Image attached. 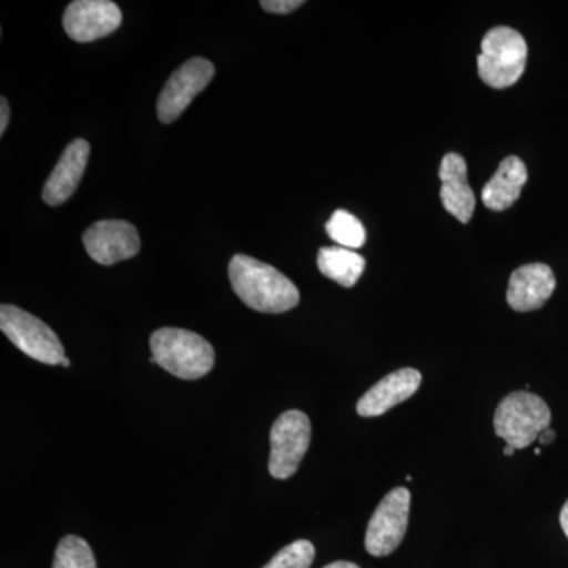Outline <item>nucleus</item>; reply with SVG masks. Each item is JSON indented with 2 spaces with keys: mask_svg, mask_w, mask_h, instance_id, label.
<instances>
[{
  "mask_svg": "<svg viewBox=\"0 0 568 568\" xmlns=\"http://www.w3.org/2000/svg\"><path fill=\"white\" fill-rule=\"evenodd\" d=\"M230 280L237 297L254 312L280 315L301 302L297 286L286 275L246 254L231 260Z\"/></svg>",
  "mask_w": 568,
  "mask_h": 568,
  "instance_id": "obj_1",
  "label": "nucleus"
},
{
  "mask_svg": "<svg viewBox=\"0 0 568 568\" xmlns=\"http://www.w3.org/2000/svg\"><path fill=\"white\" fill-rule=\"evenodd\" d=\"M151 351L155 364L185 381L201 379L215 364L211 343L185 328L163 327L153 332Z\"/></svg>",
  "mask_w": 568,
  "mask_h": 568,
  "instance_id": "obj_2",
  "label": "nucleus"
},
{
  "mask_svg": "<svg viewBox=\"0 0 568 568\" xmlns=\"http://www.w3.org/2000/svg\"><path fill=\"white\" fill-rule=\"evenodd\" d=\"M528 63V43L525 37L507 26L491 29L481 40L477 58L478 77L493 89L517 84Z\"/></svg>",
  "mask_w": 568,
  "mask_h": 568,
  "instance_id": "obj_3",
  "label": "nucleus"
},
{
  "mask_svg": "<svg viewBox=\"0 0 568 568\" xmlns=\"http://www.w3.org/2000/svg\"><path fill=\"white\" fill-rule=\"evenodd\" d=\"M551 425V410L540 396L519 390L507 395L495 414L496 435L515 450L529 447Z\"/></svg>",
  "mask_w": 568,
  "mask_h": 568,
  "instance_id": "obj_4",
  "label": "nucleus"
},
{
  "mask_svg": "<svg viewBox=\"0 0 568 568\" xmlns=\"http://www.w3.org/2000/svg\"><path fill=\"white\" fill-rule=\"evenodd\" d=\"M0 328L21 353L47 365H61L65 351L55 332L39 317L14 305L0 306Z\"/></svg>",
  "mask_w": 568,
  "mask_h": 568,
  "instance_id": "obj_5",
  "label": "nucleus"
},
{
  "mask_svg": "<svg viewBox=\"0 0 568 568\" xmlns=\"http://www.w3.org/2000/svg\"><path fill=\"white\" fill-rule=\"evenodd\" d=\"M312 443V424L302 410L291 409L276 418L271 429L268 473L278 480L293 477Z\"/></svg>",
  "mask_w": 568,
  "mask_h": 568,
  "instance_id": "obj_6",
  "label": "nucleus"
},
{
  "mask_svg": "<svg viewBox=\"0 0 568 568\" xmlns=\"http://www.w3.org/2000/svg\"><path fill=\"white\" fill-rule=\"evenodd\" d=\"M410 493L405 487L392 489L377 506L365 534V548L375 558L390 556L402 545L409 521Z\"/></svg>",
  "mask_w": 568,
  "mask_h": 568,
  "instance_id": "obj_7",
  "label": "nucleus"
},
{
  "mask_svg": "<svg viewBox=\"0 0 568 568\" xmlns=\"http://www.w3.org/2000/svg\"><path fill=\"white\" fill-rule=\"evenodd\" d=\"M215 77V67L207 59L193 58L175 70L168 80L159 103L156 114L163 123H173L181 118L183 111L196 99L197 93L204 91Z\"/></svg>",
  "mask_w": 568,
  "mask_h": 568,
  "instance_id": "obj_8",
  "label": "nucleus"
},
{
  "mask_svg": "<svg viewBox=\"0 0 568 568\" xmlns=\"http://www.w3.org/2000/svg\"><path fill=\"white\" fill-rule=\"evenodd\" d=\"M85 252L95 263L112 265L136 256L141 239L136 227L123 220H102L82 234Z\"/></svg>",
  "mask_w": 568,
  "mask_h": 568,
  "instance_id": "obj_9",
  "label": "nucleus"
},
{
  "mask_svg": "<svg viewBox=\"0 0 568 568\" xmlns=\"http://www.w3.org/2000/svg\"><path fill=\"white\" fill-rule=\"evenodd\" d=\"M121 24L122 11L111 0H74L63 13V29L78 43L111 36Z\"/></svg>",
  "mask_w": 568,
  "mask_h": 568,
  "instance_id": "obj_10",
  "label": "nucleus"
},
{
  "mask_svg": "<svg viewBox=\"0 0 568 568\" xmlns=\"http://www.w3.org/2000/svg\"><path fill=\"white\" fill-rule=\"evenodd\" d=\"M556 290L555 272L547 264L523 265L510 275L507 302L515 312L528 313L541 308Z\"/></svg>",
  "mask_w": 568,
  "mask_h": 568,
  "instance_id": "obj_11",
  "label": "nucleus"
},
{
  "mask_svg": "<svg viewBox=\"0 0 568 568\" xmlns=\"http://www.w3.org/2000/svg\"><path fill=\"white\" fill-rule=\"evenodd\" d=\"M420 384L422 375L417 369L402 368L390 373L358 399L357 414L361 417L383 416L416 394Z\"/></svg>",
  "mask_w": 568,
  "mask_h": 568,
  "instance_id": "obj_12",
  "label": "nucleus"
},
{
  "mask_svg": "<svg viewBox=\"0 0 568 568\" xmlns=\"http://www.w3.org/2000/svg\"><path fill=\"white\" fill-rule=\"evenodd\" d=\"M91 145L85 140H74L67 145L48 181L44 182L43 197L48 205H61L69 201L80 185L88 166Z\"/></svg>",
  "mask_w": 568,
  "mask_h": 568,
  "instance_id": "obj_13",
  "label": "nucleus"
},
{
  "mask_svg": "<svg viewBox=\"0 0 568 568\" xmlns=\"http://www.w3.org/2000/svg\"><path fill=\"white\" fill-rule=\"evenodd\" d=\"M440 201L444 209L463 224L469 223L476 212V194L467 182V164L459 153H447L439 168Z\"/></svg>",
  "mask_w": 568,
  "mask_h": 568,
  "instance_id": "obj_14",
  "label": "nucleus"
},
{
  "mask_svg": "<svg viewBox=\"0 0 568 568\" xmlns=\"http://www.w3.org/2000/svg\"><path fill=\"white\" fill-rule=\"evenodd\" d=\"M528 182V168L517 155L507 156L500 162L495 175L481 190V201L489 211H507L519 200L523 186Z\"/></svg>",
  "mask_w": 568,
  "mask_h": 568,
  "instance_id": "obj_15",
  "label": "nucleus"
},
{
  "mask_svg": "<svg viewBox=\"0 0 568 568\" xmlns=\"http://www.w3.org/2000/svg\"><path fill=\"white\" fill-rule=\"evenodd\" d=\"M365 257L343 246H324L317 253L321 274L343 287H353L365 271Z\"/></svg>",
  "mask_w": 568,
  "mask_h": 568,
  "instance_id": "obj_16",
  "label": "nucleus"
},
{
  "mask_svg": "<svg viewBox=\"0 0 568 568\" xmlns=\"http://www.w3.org/2000/svg\"><path fill=\"white\" fill-rule=\"evenodd\" d=\"M328 237L343 248L357 250L365 245L366 231L357 216L347 211H335L325 224Z\"/></svg>",
  "mask_w": 568,
  "mask_h": 568,
  "instance_id": "obj_17",
  "label": "nucleus"
},
{
  "mask_svg": "<svg viewBox=\"0 0 568 568\" xmlns=\"http://www.w3.org/2000/svg\"><path fill=\"white\" fill-rule=\"evenodd\" d=\"M52 568H97L91 547L84 538L77 536L63 537L55 549Z\"/></svg>",
  "mask_w": 568,
  "mask_h": 568,
  "instance_id": "obj_18",
  "label": "nucleus"
},
{
  "mask_svg": "<svg viewBox=\"0 0 568 568\" xmlns=\"http://www.w3.org/2000/svg\"><path fill=\"white\" fill-rule=\"evenodd\" d=\"M315 545L308 540H297L287 545L264 568H310L315 560Z\"/></svg>",
  "mask_w": 568,
  "mask_h": 568,
  "instance_id": "obj_19",
  "label": "nucleus"
},
{
  "mask_svg": "<svg viewBox=\"0 0 568 568\" xmlns=\"http://www.w3.org/2000/svg\"><path fill=\"white\" fill-rule=\"evenodd\" d=\"M304 0H263L261 7L271 13L286 14L304 6Z\"/></svg>",
  "mask_w": 568,
  "mask_h": 568,
  "instance_id": "obj_20",
  "label": "nucleus"
},
{
  "mask_svg": "<svg viewBox=\"0 0 568 568\" xmlns=\"http://www.w3.org/2000/svg\"><path fill=\"white\" fill-rule=\"evenodd\" d=\"M10 121V106L9 102H7L6 97L0 99V136H3L6 133L7 126H9Z\"/></svg>",
  "mask_w": 568,
  "mask_h": 568,
  "instance_id": "obj_21",
  "label": "nucleus"
},
{
  "mask_svg": "<svg viewBox=\"0 0 568 568\" xmlns=\"http://www.w3.org/2000/svg\"><path fill=\"white\" fill-rule=\"evenodd\" d=\"M556 439V432L555 429L548 428L545 429L544 433H541L540 436H538V443L541 444V446H548V444L555 443Z\"/></svg>",
  "mask_w": 568,
  "mask_h": 568,
  "instance_id": "obj_22",
  "label": "nucleus"
},
{
  "mask_svg": "<svg viewBox=\"0 0 568 568\" xmlns=\"http://www.w3.org/2000/svg\"><path fill=\"white\" fill-rule=\"evenodd\" d=\"M560 526H562L564 534L568 538V500L564 504L562 510H560Z\"/></svg>",
  "mask_w": 568,
  "mask_h": 568,
  "instance_id": "obj_23",
  "label": "nucleus"
},
{
  "mask_svg": "<svg viewBox=\"0 0 568 568\" xmlns=\"http://www.w3.org/2000/svg\"><path fill=\"white\" fill-rule=\"evenodd\" d=\"M324 568H361L355 566L353 562H346V560H336V562L328 564Z\"/></svg>",
  "mask_w": 568,
  "mask_h": 568,
  "instance_id": "obj_24",
  "label": "nucleus"
},
{
  "mask_svg": "<svg viewBox=\"0 0 568 568\" xmlns=\"http://www.w3.org/2000/svg\"><path fill=\"white\" fill-rule=\"evenodd\" d=\"M515 454V448L511 447V446H506L504 447V455H506V457H511V455Z\"/></svg>",
  "mask_w": 568,
  "mask_h": 568,
  "instance_id": "obj_25",
  "label": "nucleus"
},
{
  "mask_svg": "<svg viewBox=\"0 0 568 568\" xmlns=\"http://www.w3.org/2000/svg\"><path fill=\"white\" fill-rule=\"evenodd\" d=\"M61 365H62V366H65V368H69V366H70V358H67V357H65V358H63V361H62V364H61Z\"/></svg>",
  "mask_w": 568,
  "mask_h": 568,
  "instance_id": "obj_26",
  "label": "nucleus"
}]
</instances>
